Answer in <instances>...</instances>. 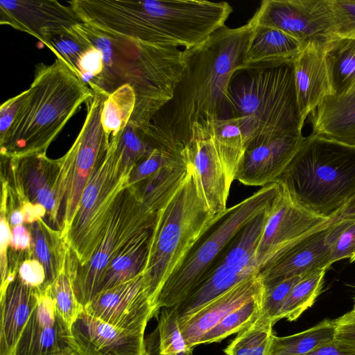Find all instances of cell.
Wrapping results in <instances>:
<instances>
[{
    "instance_id": "6da1fadb",
    "label": "cell",
    "mask_w": 355,
    "mask_h": 355,
    "mask_svg": "<svg viewBox=\"0 0 355 355\" xmlns=\"http://www.w3.org/2000/svg\"><path fill=\"white\" fill-rule=\"evenodd\" d=\"M253 27L251 19L238 28L224 26L200 45L184 49L186 66L173 98L144 132L154 148L180 156L194 124L227 118L228 87Z\"/></svg>"
},
{
    "instance_id": "7a4b0ae2",
    "label": "cell",
    "mask_w": 355,
    "mask_h": 355,
    "mask_svg": "<svg viewBox=\"0 0 355 355\" xmlns=\"http://www.w3.org/2000/svg\"><path fill=\"white\" fill-rule=\"evenodd\" d=\"M94 96L62 61L38 64L25 99L5 137L1 156L21 158L46 153L70 119Z\"/></svg>"
},
{
    "instance_id": "3957f363",
    "label": "cell",
    "mask_w": 355,
    "mask_h": 355,
    "mask_svg": "<svg viewBox=\"0 0 355 355\" xmlns=\"http://www.w3.org/2000/svg\"><path fill=\"white\" fill-rule=\"evenodd\" d=\"M276 182L304 207L331 220L355 196V146L311 133Z\"/></svg>"
},
{
    "instance_id": "277c9868",
    "label": "cell",
    "mask_w": 355,
    "mask_h": 355,
    "mask_svg": "<svg viewBox=\"0 0 355 355\" xmlns=\"http://www.w3.org/2000/svg\"><path fill=\"white\" fill-rule=\"evenodd\" d=\"M224 213L216 215L209 209L190 168L184 182L157 212L142 272L147 293L154 306L166 281Z\"/></svg>"
},
{
    "instance_id": "5b68a950",
    "label": "cell",
    "mask_w": 355,
    "mask_h": 355,
    "mask_svg": "<svg viewBox=\"0 0 355 355\" xmlns=\"http://www.w3.org/2000/svg\"><path fill=\"white\" fill-rule=\"evenodd\" d=\"M227 102V117L251 116L259 123L260 135L252 142L302 134L305 121L297 105L293 64L236 71Z\"/></svg>"
},
{
    "instance_id": "8992f818",
    "label": "cell",
    "mask_w": 355,
    "mask_h": 355,
    "mask_svg": "<svg viewBox=\"0 0 355 355\" xmlns=\"http://www.w3.org/2000/svg\"><path fill=\"white\" fill-rule=\"evenodd\" d=\"M280 189L277 182L267 184L227 209L166 281L155 302L156 313L164 307H177L195 290L232 239L271 205Z\"/></svg>"
},
{
    "instance_id": "52a82bcc",
    "label": "cell",
    "mask_w": 355,
    "mask_h": 355,
    "mask_svg": "<svg viewBox=\"0 0 355 355\" xmlns=\"http://www.w3.org/2000/svg\"><path fill=\"white\" fill-rule=\"evenodd\" d=\"M121 134L110 141L107 154L87 184L64 236L78 267L91 260L105 235L119 194L128 187L130 175H123L120 171L118 143Z\"/></svg>"
},
{
    "instance_id": "ba28073f",
    "label": "cell",
    "mask_w": 355,
    "mask_h": 355,
    "mask_svg": "<svg viewBox=\"0 0 355 355\" xmlns=\"http://www.w3.org/2000/svg\"><path fill=\"white\" fill-rule=\"evenodd\" d=\"M156 216L129 187L119 194L99 246L87 265L77 266L73 277L75 295L83 309L98 294L111 261L133 236L155 224Z\"/></svg>"
},
{
    "instance_id": "9c48e42d",
    "label": "cell",
    "mask_w": 355,
    "mask_h": 355,
    "mask_svg": "<svg viewBox=\"0 0 355 355\" xmlns=\"http://www.w3.org/2000/svg\"><path fill=\"white\" fill-rule=\"evenodd\" d=\"M109 94L94 92L86 103V118L78 135L67 153L59 158L64 239L76 216L82 193L109 148L110 139L101 123L103 103Z\"/></svg>"
},
{
    "instance_id": "30bf717a",
    "label": "cell",
    "mask_w": 355,
    "mask_h": 355,
    "mask_svg": "<svg viewBox=\"0 0 355 355\" xmlns=\"http://www.w3.org/2000/svg\"><path fill=\"white\" fill-rule=\"evenodd\" d=\"M138 49L137 78L132 85L135 108L130 122L145 132L154 116L173 98L185 66L184 49L142 42Z\"/></svg>"
},
{
    "instance_id": "8fae6325",
    "label": "cell",
    "mask_w": 355,
    "mask_h": 355,
    "mask_svg": "<svg viewBox=\"0 0 355 355\" xmlns=\"http://www.w3.org/2000/svg\"><path fill=\"white\" fill-rule=\"evenodd\" d=\"M266 218L260 214L244 226L211 265L203 280L179 305V321L244 279L259 272L256 251Z\"/></svg>"
},
{
    "instance_id": "7c38bea8",
    "label": "cell",
    "mask_w": 355,
    "mask_h": 355,
    "mask_svg": "<svg viewBox=\"0 0 355 355\" xmlns=\"http://www.w3.org/2000/svg\"><path fill=\"white\" fill-rule=\"evenodd\" d=\"M257 26L279 30L304 45L323 46L334 37L328 0H263L251 18Z\"/></svg>"
},
{
    "instance_id": "4fadbf2b",
    "label": "cell",
    "mask_w": 355,
    "mask_h": 355,
    "mask_svg": "<svg viewBox=\"0 0 355 355\" xmlns=\"http://www.w3.org/2000/svg\"><path fill=\"white\" fill-rule=\"evenodd\" d=\"M330 221L304 207L281 185L268 209L257 248L259 270L284 248Z\"/></svg>"
},
{
    "instance_id": "5bb4252c",
    "label": "cell",
    "mask_w": 355,
    "mask_h": 355,
    "mask_svg": "<svg viewBox=\"0 0 355 355\" xmlns=\"http://www.w3.org/2000/svg\"><path fill=\"white\" fill-rule=\"evenodd\" d=\"M180 156L189 164L209 209L216 215L224 213L232 184L207 122L193 125L191 139Z\"/></svg>"
},
{
    "instance_id": "9a60e30c",
    "label": "cell",
    "mask_w": 355,
    "mask_h": 355,
    "mask_svg": "<svg viewBox=\"0 0 355 355\" xmlns=\"http://www.w3.org/2000/svg\"><path fill=\"white\" fill-rule=\"evenodd\" d=\"M84 310L116 328L143 334L149 320L156 315L142 273L100 293Z\"/></svg>"
},
{
    "instance_id": "2e32d148",
    "label": "cell",
    "mask_w": 355,
    "mask_h": 355,
    "mask_svg": "<svg viewBox=\"0 0 355 355\" xmlns=\"http://www.w3.org/2000/svg\"><path fill=\"white\" fill-rule=\"evenodd\" d=\"M13 355H78L71 325L57 311L48 288L40 295Z\"/></svg>"
},
{
    "instance_id": "e0dca14e",
    "label": "cell",
    "mask_w": 355,
    "mask_h": 355,
    "mask_svg": "<svg viewBox=\"0 0 355 355\" xmlns=\"http://www.w3.org/2000/svg\"><path fill=\"white\" fill-rule=\"evenodd\" d=\"M81 22L70 6L58 1H0V24L25 32L44 45L53 36Z\"/></svg>"
},
{
    "instance_id": "ac0fdd59",
    "label": "cell",
    "mask_w": 355,
    "mask_h": 355,
    "mask_svg": "<svg viewBox=\"0 0 355 355\" xmlns=\"http://www.w3.org/2000/svg\"><path fill=\"white\" fill-rule=\"evenodd\" d=\"M330 222L298 239L259 270L263 286L328 269L330 261Z\"/></svg>"
},
{
    "instance_id": "d6986e66",
    "label": "cell",
    "mask_w": 355,
    "mask_h": 355,
    "mask_svg": "<svg viewBox=\"0 0 355 355\" xmlns=\"http://www.w3.org/2000/svg\"><path fill=\"white\" fill-rule=\"evenodd\" d=\"M302 134L278 136L254 141L246 148L235 180L248 186L275 182L300 148Z\"/></svg>"
},
{
    "instance_id": "ffe728a7",
    "label": "cell",
    "mask_w": 355,
    "mask_h": 355,
    "mask_svg": "<svg viewBox=\"0 0 355 355\" xmlns=\"http://www.w3.org/2000/svg\"><path fill=\"white\" fill-rule=\"evenodd\" d=\"M14 159L26 198L44 206L49 224L61 231L63 204L60 159H50L46 153Z\"/></svg>"
},
{
    "instance_id": "44dd1931",
    "label": "cell",
    "mask_w": 355,
    "mask_h": 355,
    "mask_svg": "<svg viewBox=\"0 0 355 355\" xmlns=\"http://www.w3.org/2000/svg\"><path fill=\"white\" fill-rule=\"evenodd\" d=\"M71 331L78 355H147L144 334L116 328L84 309Z\"/></svg>"
},
{
    "instance_id": "7402d4cb",
    "label": "cell",
    "mask_w": 355,
    "mask_h": 355,
    "mask_svg": "<svg viewBox=\"0 0 355 355\" xmlns=\"http://www.w3.org/2000/svg\"><path fill=\"white\" fill-rule=\"evenodd\" d=\"M263 291L259 272L243 281L202 306L191 315L179 321L187 345H199L202 338L229 313Z\"/></svg>"
},
{
    "instance_id": "603a6c76",
    "label": "cell",
    "mask_w": 355,
    "mask_h": 355,
    "mask_svg": "<svg viewBox=\"0 0 355 355\" xmlns=\"http://www.w3.org/2000/svg\"><path fill=\"white\" fill-rule=\"evenodd\" d=\"M324 47L307 42L293 63L297 105L304 121L330 94Z\"/></svg>"
},
{
    "instance_id": "cb8c5ba5",
    "label": "cell",
    "mask_w": 355,
    "mask_h": 355,
    "mask_svg": "<svg viewBox=\"0 0 355 355\" xmlns=\"http://www.w3.org/2000/svg\"><path fill=\"white\" fill-rule=\"evenodd\" d=\"M253 24L248 46L237 71L293 64L304 44L279 30Z\"/></svg>"
},
{
    "instance_id": "d4e9b609",
    "label": "cell",
    "mask_w": 355,
    "mask_h": 355,
    "mask_svg": "<svg viewBox=\"0 0 355 355\" xmlns=\"http://www.w3.org/2000/svg\"><path fill=\"white\" fill-rule=\"evenodd\" d=\"M40 295L18 275L0 294V355H13L19 337L36 306Z\"/></svg>"
},
{
    "instance_id": "484cf974",
    "label": "cell",
    "mask_w": 355,
    "mask_h": 355,
    "mask_svg": "<svg viewBox=\"0 0 355 355\" xmlns=\"http://www.w3.org/2000/svg\"><path fill=\"white\" fill-rule=\"evenodd\" d=\"M309 121L312 134L355 146V86L339 96L327 95Z\"/></svg>"
},
{
    "instance_id": "4316f807",
    "label": "cell",
    "mask_w": 355,
    "mask_h": 355,
    "mask_svg": "<svg viewBox=\"0 0 355 355\" xmlns=\"http://www.w3.org/2000/svg\"><path fill=\"white\" fill-rule=\"evenodd\" d=\"M189 173V164L179 156L150 177L128 187L144 205L157 213L173 197Z\"/></svg>"
},
{
    "instance_id": "83f0119b",
    "label": "cell",
    "mask_w": 355,
    "mask_h": 355,
    "mask_svg": "<svg viewBox=\"0 0 355 355\" xmlns=\"http://www.w3.org/2000/svg\"><path fill=\"white\" fill-rule=\"evenodd\" d=\"M153 226L133 236L107 266L99 293L129 281L143 272Z\"/></svg>"
},
{
    "instance_id": "f1b7e54d",
    "label": "cell",
    "mask_w": 355,
    "mask_h": 355,
    "mask_svg": "<svg viewBox=\"0 0 355 355\" xmlns=\"http://www.w3.org/2000/svg\"><path fill=\"white\" fill-rule=\"evenodd\" d=\"M26 225L32 237V258L44 266L49 287L61 272L69 247L62 232L53 229L43 219Z\"/></svg>"
},
{
    "instance_id": "f546056e",
    "label": "cell",
    "mask_w": 355,
    "mask_h": 355,
    "mask_svg": "<svg viewBox=\"0 0 355 355\" xmlns=\"http://www.w3.org/2000/svg\"><path fill=\"white\" fill-rule=\"evenodd\" d=\"M330 94L341 95L355 86V40L336 37L323 49Z\"/></svg>"
},
{
    "instance_id": "4dcf8cb0",
    "label": "cell",
    "mask_w": 355,
    "mask_h": 355,
    "mask_svg": "<svg viewBox=\"0 0 355 355\" xmlns=\"http://www.w3.org/2000/svg\"><path fill=\"white\" fill-rule=\"evenodd\" d=\"M147 355H193L182 334L176 307H164L160 312L157 327L145 339Z\"/></svg>"
},
{
    "instance_id": "1f68e13d",
    "label": "cell",
    "mask_w": 355,
    "mask_h": 355,
    "mask_svg": "<svg viewBox=\"0 0 355 355\" xmlns=\"http://www.w3.org/2000/svg\"><path fill=\"white\" fill-rule=\"evenodd\" d=\"M207 123L217 141L240 157H243L247 147L260 135V125L251 116H230Z\"/></svg>"
},
{
    "instance_id": "d6a6232c",
    "label": "cell",
    "mask_w": 355,
    "mask_h": 355,
    "mask_svg": "<svg viewBox=\"0 0 355 355\" xmlns=\"http://www.w3.org/2000/svg\"><path fill=\"white\" fill-rule=\"evenodd\" d=\"M334 338V320L324 319L300 333L282 337L275 335L269 355H305Z\"/></svg>"
},
{
    "instance_id": "836d02e7",
    "label": "cell",
    "mask_w": 355,
    "mask_h": 355,
    "mask_svg": "<svg viewBox=\"0 0 355 355\" xmlns=\"http://www.w3.org/2000/svg\"><path fill=\"white\" fill-rule=\"evenodd\" d=\"M135 105V92L130 83L121 85L107 96L101 112V123L110 141L125 129Z\"/></svg>"
},
{
    "instance_id": "e575fe53",
    "label": "cell",
    "mask_w": 355,
    "mask_h": 355,
    "mask_svg": "<svg viewBox=\"0 0 355 355\" xmlns=\"http://www.w3.org/2000/svg\"><path fill=\"white\" fill-rule=\"evenodd\" d=\"M78 265L76 256L69 248L61 272L48 288L55 307L70 325L84 309L76 299L73 286V276Z\"/></svg>"
},
{
    "instance_id": "d590c367",
    "label": "cell",
    "mask_w": 355,
    "mask_h": 355,
    "mask_svg": "<svg viewBox=\"0 0 355 355\" xmlns=\"http://www.w3.org/2000/svg\"><path fill=\"white\" fill-rule=\"evenodd\" d=\"M273 322L261 314L224 349L226 355H269L275 334Z\"/></svg>"
},
{
    "instance_id": "8d00e7d4",
    "label": "cell",
    "mask_w": 355,
    "mask_h": 355,
    "mask_svg": "<svg viewBox=\"0 0 355 355\" xmlns=\"http://www.w3.org/2000/svg\"><path fill=\"white\" fill-rule=\"evenodd\" d=\"M327 269L315 271L303 276L292 288L279 311L277 320H297L311 307L320 294Z\"/></svg>"
},
{
    "instance_id": "74e56055",
    "label": "cell",
    "mask_w": 355,
    "mask_h": 355,
    "mask_svg": "<svg viewBox=\"0 0 355 355\" xmlns=\"http://www.w3.org/2000/svg\"><path fill=\"white\" fill-rule=\"evenodd\" d=\"M262 293L229 313L205 334L199 345L220 342L251 324L261 313Z\"/></svg>"
},
{
    "instance_id": "f35d334b",
    "label": "cell",
    "mask_w": 355,
    "mask_h": 355,
    "mask_svg": "<svg viewBox=\"0 0 355 355\" xmlns=\"http://www.w3.org/2000/svg\"><path fill=\"white\" fill-rule=\"evenodd\" d=\"M155 148L144 132L129 122L118 143L120 171L123 175H130L132 168Z\"/></svg>"
},
{
    "instance_id": "ab89813d",
    "label": "cell",
    "mask_w": 355,
    "mask_h": 355,
    "mask_svg": "<svg viewBox=\"0 0 355 355\" xmlns=\"http://www.w3.org/2000/svg\"><path fill=\"white\" fill-rule=\"evenodd\" d=\"M45 46L80 78L78 63L87 44L71 27L51 37Z\"/></svg>"
},
{
    "instance_id": "60d3db41",
    "label": "cell",
    "mask_w": 355,
    "mask_h": 355,
    "mask_svg": "<svg viewBox=\"0 0 355 355\" xmlns=\"http://www.w3.org/2000/svg\"><path fill=\"white\" fill-rule=\"evenodd\" d=\"M330 261L347 259L355 261V219L330 221Z\"/></svg>"
},
{
    "instance_id": "b9f144b4",
    "label": "cell",
    "mask_w": 355,
    "mask_h": 355,
    "mask_svg": "<svg viewBox=\"0 0 355 355\" xmlns=\"http://www.w3.org/2000/svg\"><path fill=\"white\" fill-rule=\"evenodd\" d=\"M1 206H0V294L3 293L10 283L8 248L11 239V228L7 218L8 181L1 173Z\"/></svg>"
},
{
    "instance_id": "7bdbcfd3",
    "label": "cell",
    "mask_w": 355,
    "mask_h": 355,
    "mask_svg": "<svg viewBox=\"0 0 355 355\" xmlns=\"http://www.w3.org/2000/svg\"><path fill=\"white\" fill-rule=\"evenodd\" d=\"M302 277H293L268 286H263L261 313L274 324L278 321L279 311L289 292Z\"/></svg>"
},
{
    "instance_id": "ee69618b",
    "label": "cell",
    "mask_w": 355,
    "mask_h": 355,
    "mask_svg": "<svg viewBox=\"0 0 355 355\" xmlns=\"http://www.w3.org/2000/svg\"><path fill=\"white\" fill-rule=\"evenodd\" d=\"M336 36L355 40V0H328Z\"/></svg>"
},
{
    "instance_id": "f6af8a7d",
    "label": "cell",
    "mask_w": 355,
    "mask_h": 355,
    "mask_svg": "<svg viewBox=\"0 0 355 355\" xmlns=\"http://www.w3.org/2000/svg\"><path fill=\"white\" fill-rule=\"evenodd\" d=\"M176 157L166 151L155 148L132 168L129 177L128 186H132L150 177Z\"/></svg>"
},
{
    "instance_id": "bcb514c9",
    "label": "cell",
    "mask_w": 355,
    "mask_h": 355,
    "mask_svg": "<svg viewBox=\"0 0 355 355\" xmlns=\"http://www.w3.org/2000/svg\"><path fill=\"white\" fill-rule=\"evenodd\" d=\"M21 281L39 294L45 293L49 288L44 266L35 259H28L20 265L18 273Z\"/></svg>"
},
{
    "instance_id": "7dc6e473",
    "label": "cell",
    "mask_w": 355,
    "mask_h": 355,
    "mask_svg": "<svg viewBox=\"0 0 355 355\" xmlns=\"http://www.w3.org/2000/svg\"><path fill=\"white\" fill-rule=\"evenodd\" d=\"M26 96V90L8 99L0 107V140L3 139L12 124Z\"/></svg>"
},
{
    "instance_id": "c3c4849f",
    "label": "cell",
    "mask_w": 355,
    "mask_h": 355,
    "mask_svg": "<svg viewBox=\"0 0 355 355\" xmlns=\"http://www.w3.org/2000/svg\"><path fill=\"white\" fill-rule=\"evenodd\" d=\"M335 338L355 349V313L350 311L334 320Z\"/></svg>"
},
{
    "instance_id": "681fc988",
    "label": "cell",
    "mask_w": 355,
    "mask_h": 355,
    "mask_svg": "<svg viewBox=\"0 0 355 355\" xmlns=\"http://www.w3.org/2000/svg\"><path fill=\"white\" fill-rule=\"evenodd\" d=\"M305 355H355V349L334 338Z\"/></svg>"
},
{
    "instance_id": "f907efd6",
    "label": "cell",
    "mask_w": 355,
    "mask_h": 355,
    "mask_svg": "<svg viewBox=\"0 0 355 355\" xmlns=\"http://www.w3.org/2000/svg\"><path fill=\"white\" fill-rule=\"evenodd\" d=\"M21 212L26 225L43 219L46 216V210L44 206L31 202H28L22 206Z\"/></svg>"
},
{
    "instance_id": "816d5d0a",
    "label": "cell",
    "mask_w": 355,
    "mask_h": 355,
    "mask_svg": "<svg viewBox=\"0 0 355 355\" xmlns=\"http://www.w3.org/2000/svg\"><path fill=\"white\" fill-rule=\"evenodd\" d=\"M355 219V196L331 220Z\"/></svg>"
},
{
    "instance_id": "f5cc1de1",
    "label": "cell",
    "mask_w": 355,
    "mask_h": 355,
    "mask_svg": "<svg viewBox=\"0 0 355 355\" xmlns=\"http://www.w3.org/2000/svg\"><path fill=\"white\" fill-rule=\"evenodd\" d=\"M352 311H353L354 313H355V298H354V306H353V309H352Z\"/></svg>"
},
{
    "instance_id": "db71d44e",
    "label": "cell",
    "mask_w": 355,
    "mask_h": 355,
    "mask_svg": "<svg viewBox=\"0 0 355 355\" xmlns=\"http://www.w3.org/2000/svg\"></svg>"
}]
</instances>
